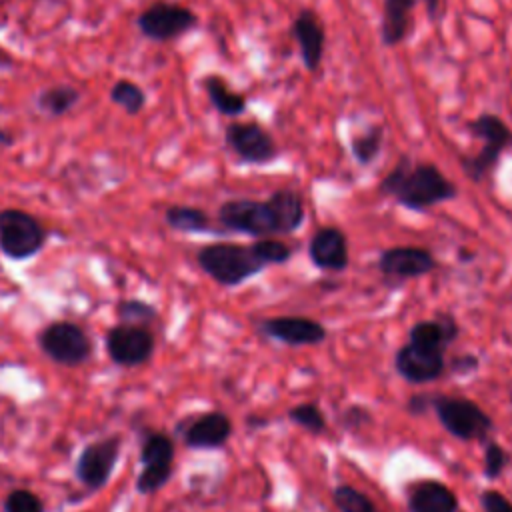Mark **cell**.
I'll return each instance as SVG.
<instances>
[{
  "mask_svg": "<svg viewBox=\"0 0 512 512\" xmlns=\"http://www.w3.org/2000/svg\"><path fill=\"white\" fill-rule=\"evenodd\" d=\"M378 192L414 212L430 210L458 196L456 184L436 164L414 162L410 156L398 158L392 170L380 180Z\"/></svg>",
  "mask_w": 512,
  "mask_h": 512,
  "instance_id": "1",
  "label": "cell"
},
{
  "mask_svg": "<svg viewBox=\"0 0 512 512\" xmlns=\"http://www.w3.org/2000/svg\"><path fill=\"white\" fill-rule=\"evenodd\" d=\"M196 264L220 286H240L260 274L266 264L256 256L252 244L212 242L196 252Z\"/></svg>",
  "mask_w": 512,
  "mask_h": 512,
  "instance_id": "2",
  "label": "cell"
},
{
  "mask_svg": "<svg viewBox=\"0 0 512 512\" xmlns=\"http://www.w3.org/2000/svg\"><path fill=\"white\" fill-rule=\"evenodd\" d=\"M472 138L480 140L482 146L472 156H462L460 166L472 182H484L500 164L504 150L512 146V128L496 114L482 112L466 124Z\"/></svg>",
  "mask_w": 512,
  "mask_h": 512,
  "instance_id": "3",
  "label": "cell"
},
{
  "mask_svg": "<svg viewBox=\"0 0 512 512\" xmlns=\"http://www.w3.org/2000/svg\"><path fill=\"white\" fill-rule=\"evenodd\" d=\"M40 352L54 364L64 368L84 366L94 352L90 334L72 320H52L36 334Z\"/></svg>",
  "mask_w": 512,
  "mask_h": 512,
  "instance_id": "4",
  "label": "cell"
},
{
  "mask_svg": "<svg viewBox=\"0 0 512 512\" xmlns=\"http://www.w3.org/2000/svg\"><path fill=\"white\" fill-rule=\"evenodd\" d=\"M48 228L22 208L0 210V254L14 262H24L42 252L48 242Z\"/></svg>",
  "mask_w": 512,
  "mask_h": 512,
  "instance_id": "5",
  "label": "cell"
},
{
  "mask_svg": "<svg viewBox=\"0 0 512 512\" xmlns=\"http://www.w3.org/2000/svg\"><path fill=\"white\" fill-rule=\"evenodd\" d=\"M432 410L442 428L458 440H486L494 428V420L470 398L462 396H432Z\"/></svg>",
  "mask_w": 512,
  "mask_h": 512,
  "instance_id": "6",
  "label": "cell"
},
{
  "mask_svg": "<svg viewBox=\"0 0 512 512\" xmlns=\"http://www.w3.org/2000/svg\"><path fill=\"white\" fill-rule=\"evenodd\" d=\"M176 444L164 430L146 428L140 440L142 470L136 476V492L150 496L160 492L174 474Z\"/></svg>",
  "mask_w": 512,
  "mask_h": 512,
  "instance_id": "7",
  "label": "cell"
},
{
  "mask_svg": "<svg viewBox=\"0 0 512 512\" xmlns=\"http://www.w3.org/2000/svg\"><path fill=\"white\" fill-rule=\"evenodd\" d=\"M104 350L112 364L120 368L144 366L156 350V336L150 326L118 322L104 336Z\"/></svg>",
  "mask_w": 512,
  "mask_h": 512,
  "instance_id": "8",
  "label": "cell"
},
{
  "mask_svg": "<svg viewBox=\"0 0 512 512\" xmlns=\"http://www.w3.org/2000/svg\"><path fill=\"white\" fill-rule=\"evenodd\" d=\"M136 26L148 40L170 42L194 30L198 26V14L188 6L156 0L138 14Z\"/></svg>",
  "mask_w": 512,
  "mask_h": 512,
  "instance_id": "9",
  "label": "cell"
},
{
  "mask_svg": "<svg viewBox=\"0 0 512 512\" xmlns=\"http://www.w3.org/2000/svg\"><path fill=\"white\" fill-rule=\"evenodd\" d=\"M224 142L240 162L252 166L270 164L280 152L270 130L256 120H232L224 128Z\"/></svg>",
  "mask_w": 512,
  "mask_h": 512,
  "instance_id": "10",
  "label": "cell"
},
{
  "mask_svg": "<svg viewBox=\"0 0 512 512\" xmlns=\"http://www.w3.org/2000/svg\"><path fill=\"white\" fill-rule=\"evenodd\" d=\"M120 452H122L120 434H110L100 440L88 442L80 450L74 466L76 480L90 492L102 490L114 474V468L120 460Z\"/></svg>",
  "mask_w": 512,
  "mask_h": 512,
  "instance_id": "11",
  "label": "cell"
},
{
  "mask_svg": "<svg viewBox=\"0 0 512 512\" xmlns=\"http://www.w3.org/2000/svg\"><path fill=\"white\" fill-rule=\"evenodd\" d=\"M216 220L222 228L254 238H268L278 234L276 220L266 200L230 198L218 206Z\"/></svg>",
  "mask_w": 512,
  "mask_h": 512,
  "instance_id": "12",
  "label": "cell"
},
{
  "mask_svg": "<svg viewBox=\"0 0 512 512\" xmlns=\"http://www.w3.org/2000/svg\"><path fill=\"white\" fill-rule=\"evenodd\" d=\"M186 448L192 450H216L222 448L232 436V420L220 410H210L188 420L178 422L176 426Z\"/></svg>",
  "mask_w": 512,
  "mask_h": 512,
  "instance_id": "13",
  "label": "cell"
},
{
  "mask_svg": "<svg viewBox=\"0 0 512 512\" xmlns=\"http://www.w3.org/2000/svg\"><path fill=\"white\" fill-rule=\"evenodd\" d=\"M376 266L388 280H408L430 274L438 262L424 246H390L380 252Z\"/></svg>",
  "mask_w": 512,
  "mask_h": 512,
  "instance_id": "14",
  "label": "cell"
},
{
  "mask_svg": "<svg viewBox=\"0 0 512 512\" xmlns=\"http://www.w3.org/2000/svg\"><path fill=\"white\" fill-rule=\"evenodd\" d=\"M394 368L410 384H428L446 372V360L444 352L406 342L396 350Z\"/></svg>",
  "mask_w": 512,
  "mask_h": 512,
  "instance_id": "15",
  "label": "cell"
},
{
  "mask_svg": "<svg viewBox=\"0 0 512 512\" xmlns=\"http://www.w3.org/2000/svg\"><path fill=\"white\" fill-rule=\"evenodd\" d=\"M258 328L264 336L284 342L288 346H316L328 336L324 324L306 316L264 318L260 320Z\"/></svg>",
  "mask_w": 512,
  "mask_h": 512,
  "instance_id": "16",
  "label": "cell"
},
{
  "mask_svg": "<svg viewBox=\"0 0 512 512\" xmlns=\"http://www.w3.org/2000/svg\"><path fill=\"white\" fill-rule=\"evenodd\" d=\"M290 34L298 44L304 68L316 72L322 64L326 46V30L318 14L312 8H300L290 22Z\"/></svg>",
  "mask_w": 512,
  "mask_h": 512,
  "instance_id": "17",
  "label": "cell"
},
{
  "mask_svg": "<svg viewBox=\"0 0 512 512\" xmlns=\"http://www.w3.org/2000/svg\"><path fill=\"white\" fill-rule=\"evenodd\" d=\"M308 256L318 270L342 272L350 260L346 234L336 226L318 228L308 242Z\"/></svg>",
  "mask_w": 512,
  "mask_h": 512,
  "instance_id": "18",
  "label": "cell"
},
{
  "mask_svg": "<svg viewBox=\"0 0 512 512\" xmlns=\"http://www.w3.org/2000/svg\"><path fill=\"white\" fill-rule=\"evenodd\" d=\"M408 512H458V496L440 480H418L406 486Z\"/></svg>",
  "mask_w": 512,
  "mask_h": 512,
  "instance_id": "19",
  "label": "cell"
},
{
  "mask_svg": "<svg viewBox=\"0 0 512 512\" xmlns=\"http://www.w3.org/2000/svg\"><path fill=\"white\" fill-rule=\"evenodd\" d=\"M418 0H384L380 18V40L394 48L410 38L414 30V10Z\"/></svg>",
  "mask_w": 512,
  "mask_h": 512,
  "instance_id": "20",
  "label": "cell"
},
{
  "mask_svg": "<svg viewBox=\"0 0 512 512\" xmlns=\"http://www.w3.org/2000/svg\"><path fill=\"white\" fill-rule=\"evenodd\" d=\"M460 328L456 318L450 312H438L432 320H420L412 324L408 332V342L428 348L446 352V348L458 338Z\"/></svg>",
  "mask_w": 512,
  "mask_h": 512,
  "instance_id": "21",
  "label": "cell"
},
{
  "mask_svg": "<svg viewBox=\"0 0 512 512\" xmlns=\"http://www.w3.org/2000/svg\"><path fill=\"white\" fill-rule=\"evenodd\" d=\"M266 202L276 220L278 234H292L304 224L306 206H304V198L298 190L278 188L266 198Z\"/></svg>",
  "mask_w": 512,
  "mask_h": 512,
  "instance_id": "22",
  "label": "cell"
},
{
  "mask_svg": "<svg viewBox=\"0 0 512 512\" xmlns=\"http://www.w3.org/2000/svg\"><path fill=\"white\" fill-rule=\"evenodd\" d=\"M200 84H202L210 104L214 106V110L218 114L236 118V116H240L246 110V106H248L246 94L232 90L224 76H220V74H206V76H202Z\"/></svg>",
  "mask_w": 512,
  "mask_h": 512,
  "instance_id": "23",
  "label": "cell"
},
{
  "mask_svg": "<svg viewBox=\"0 0 512 512\" xmlns=\"http://www.w3.org/2000/svg\"><path fill=\"white\" fill-rule=\"evenodd\" d=\"M164 222L184 234H202L212 230V220L206 210L188 204H172L164 210Z\"/></svg>",
  "mask_w": 512,
  "mask_h": 512,
  "instance_id": "24",
  "label": "cell"
},
{
  "mask_svg": "<svg viewBox=\"0 0 512 512\" xmlns=\"http://www.w3.org/2000/svg\"><path fill=\"white\" fill-rule=\"evenodd\" d=\"M80 102V90L70 84H54L38 92L36 108L52 118H60L68 114Z\"/></svg>",
  "mask_w": 512,
  "mask_h": 512,
  "instance_id": "25",
  "label": "cell"
},
{
  "mask_svg": "<svg viewBox=\"0 0 512 512\" xmlns=\"http://www.w3.org/2000/svg\"><path fill=\"white\" fill-rule=\"evenodd\" d=\"M384 144V126L382 124H368L364 130L350 136V154L360 166H370Z\"/></svg>",
  "mask_w": 512,
  "mask_h": 512,
  "instance_id": "26",
  "label": "cell"
},
{
  "mask_svg": "<svg viewBox=\"0 0 512 512\" xmlns=\"http://www.w3.org/2000/svg\"><path fill=\"white\" fill-rule=\"evenodd\" d=\"M108 98L112 104H116L130 116L140 114L142 108L146 106V92L142 90V86H138L128 78L116 80L108 92Z\"/></svg>",
  "mask_w": 512,
  "mask_h": 512,
  "instance_id": "27",
  "label": "cell"
},
{
  "mask_svg": "<svg viewBox=\"0 0 512 512\" xmlns=\"http://www.w3.org/2000/svg\"><path fill=\"white\" fill-rule=\"evenodd\" d=\"M116 316L120 322L150 326L158 320V308L142 298H122L116 302Z\"/></svg>",
  "mask_w": 512,
  "mask_h": 512,
  "instance_id": "28",
  "label": "cell"
},
{
  "mask_svg": "<svg viewBox=\"0 0 512 512\" xmlns=\"http://www.w3.org/2000/svg\"><path fill=\"white\" fill-rule=\"evenodd\" d=\"M332 500L340 512H378L374 502L352 484H338L332 490Z\"/></svg>",
  "mask_w": 512,
  "mask_h": 512,
  "instance_id": "29",
  "label": "cell"
},
{
  "mask_svg": "<svg viewBox=\"0 0 512 512\" xmlns=\"http://www.w3.org/2000/svg\"><path fill=\"white\" fill-rule=\"evenodd\" d=\"M288 420L310 434H322L326 430V418L318 408V404L314 402H302L292 406L288 410Z\"/></svg>",
  "mask_w": 512,
  "mask_h": 512,
  "instance_id": "30",
  "label": "cell"
},
{
  "mask_svg": "<svg viewBox=\"0 0 512 512\" xmlns=\"http://www.w3.org/2000/svg\"><path fill=\"white\" fill-rule=\"evenodd\" d=\"M2 512H46V506L34 490L12 488L2 500Z\"/></svg>",
  "mask_w": 512,
  "mask_h": 512,
  "instance_id": "31",
  "label": "cell"
},
{
  "mask_svg": "<svg viewBox=\"0 0 512 512\" xmlns=\"http://www.w3.org/2000/svg\"><path fill=\"white\" fill-rule=\"evenodd\" d=\"M252 248H254L256 256L266 266H270V264H286L292 258V248L286 242L276 240L272 236L258 238L256 242H252Z\"/></svg>",
  "mask_w": 512,
  "mask_h": 512,
  "instance_id": "32",
  "label": "cell"
},
{
  "mask_svg": "<svg viewBox=\"0 0 512 512\" xmlns=\"http://www.w3.org/2000/svg\"><path fill=\"white\" fill-rule=\"evenodd\" d=\"M508 462H510L508 452H506L498 442H492V440H490V442L486 444V448H484V468H482L484 476H486L488 480L500 478V474L504 472V468L508 466Z\"/></svg>",
  "mask_w": 512,
  "mask_h": 512,
  "instance_id": "33",
  "label": "cell"
},
{
  "mask_svg": "<svg viewBox=\"0 0 512 512\" xmlns=\"http://www.w3.org/2000/svg\"><path fill=\"white\" fill-rule=\"evenodd\" d=\"M480 506L484 512H512V500L498 490H484L480 494Z\"/></svg>",
  "mask_w": 512,
  "mask_h": 512,
  "instance_id": "34",
  "label": "cell"
},
{
  "mask_svg": "<svg viewBox=\"0 0 512 512\" xmlns=\"http://www.w3.org/2000/svg\"><path fill=\"white\" fill-rule=\"evenodd\" d=\"M340 422L344 428H360L364 424H370L372 422V414L366 406H358V404H352L344 410V414L340 416Z\"/></svg>",
  "mask_w": 512,
  "mask_h": 512,
  "instance_id": "35",
  "label": "cell"
},
{
  "mask_svg": "<svg viewBox=\"0 0 512 512\" xmlns=\"http://www.w3.org/2000/svg\"><path fill=\"white\" fill-rule=\"evenodd\" d=\"M478 356L474 354H460L450 362V372L458 374V376H466L478 370Z\"/></svg>",
  "mask_w": 512,
  "mask_h": 512,
  "instance_id": "36",
  "label": "cell"
},
{
  "mask_svg": "<svg viewBox=\"0 0 512 512\" xmlns=\"http://www.w3.org/2000/svg\"><path fill=\"white\" fill-rule=\"evenodd\" d=\"M432 410V396L426 394H412L406 402V412L412 416H422Z\"/></svg>",
  "mask_w": 512,
  "mask_h": 512,
  "instance_id": "37",
  "label": "cell"
},
{
  "mask_svg": "<svg viewBox=\"0 0 512 512\" xmlns=\"http://www.w3.org/2000/svg\"><path fill=\"white\" fill-rule=\"evenodd\" d=\"M14 144V136L0 126V148H10Z\"/></svg>",
  "mask_w": 512,
  "mask_h": 512,
  "instance_id": "38",
  "label": "cell"
},
{
  "mask_svg": "<svg viewBox=\"0 0 512 512\" xmlns=\"http://www.w3.org/2000/svg\"><path fill=\"white\" fill-rule=\"evenodd\" d=\"M266 422H268V420H266V418H260V416H246V426H250V428L268 426Z\"/></svg>",
  "mask_w": 512,
  "mask_h": 512,
  "instance_id": "39",
  "label": "cell"
},
{
  "mask_svg": "<svg viewBox=\"0 0 512 512\" xmlns=\"http://www.w3.org/2000/svg\"><path fill=\"white\" fill-rule=\"evenodd\" d=\"M422 2H424V6H426V12H428V16H430V18H434V16H436V12H438L440 0H422Z\"/></svg>",
  "mask_w": 512,
  "mask_h": 512,
  "instance_id": "40",
  "label": "cell"
},
{
  "mask_svg": "<svg viewBox=\"0 0 512 512\" xmlns=\"http://www.w3.org/2000/svg\"><path fill=\"white\" fill-rule=\"evenodd\" d=\"M10 68L12 66V58H8V56H4V54H0V68Z\"/></svg>",
  "mask_w": 512,
  "mask_h": 512,
  "instance_id": "41",
  "label": "cell"
},
{
  "mask_svg": "<svg viewBox=\"0 0 512 512\" xmlns=\"http://www.w3.org/2000/svg\"><path fill=\"white\" fill-rule=\"evenodd\" d=\"M378 512H380V510H378Z\"/></svg>",
  "mask_w": 512,
  "mask_h": 512,
  "instance_id": "42",
  "label": "cell"
}]
</instances>
